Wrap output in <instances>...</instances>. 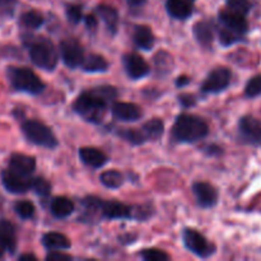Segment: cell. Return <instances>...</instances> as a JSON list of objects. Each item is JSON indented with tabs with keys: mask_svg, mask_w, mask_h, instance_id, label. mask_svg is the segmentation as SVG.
Listing matches in <instances>:
<instances>
[{
	"mask_svg": "<svg viewBox=\"0 0 261 261\" xmlns=\"http://www.w3.org/2000/svg\"><path fill=\"white\" fill-rule=\"evenodd\" d=\"M189 83H190V78H189V76H186V75L178 76L177 81H176V86L180 87V88H181V87L188 86Z\"/></svg>",
	"mask_w": 261,
	"mask_h": 261,
	"instance_id": "obj_39",
	"label": "cell"
},
{
	"mask_svg": "<svg viewBox=\"0 0 261 261\" xmlns=\"http://www.w3.org/2000/svg\"><path fill=\"white\" fill-rule=\"evenodd\" d=\"M97 12L107 24L109 30L114 33L116 32L117 25H119V13H117V10L115 8L109 7V5H99L97 8Z\"/></svg>",
	"mask_w": 261,
	"mask_h": 261,
	"instance_id": "obj_25",
	"label": "cell"
},
{
	"mask_svg": "<svg viewBox=\"0 0 261 261\" xmlns=\"http://www.w3.org/2000/svg\"><path fill=\"white\" fill-rule=\"evenodd\" d=\"M261 94V74L255 75L247 82L246 88H245V96L249 98H255V97Z\"/></svg>",
	"mask_w": 261,
	"mask_h": 261,
	"instance_id": "obj_30",
	"label": "cell"
},
{
	"mask_svg": "<svg viewBox=\"0 0 261 261\" xmlns=\"http://www.w3.org/2000/svg\"><path fill=\"white\" fill-rule=\"evenodd\" d=\"M142 257L145 261H167L170 259V256L165 251H161L158 249L143 250Z\"/></svg>",
	"mask_w": 261,
	"mask_h": 261,
	"instance_id": "obj_34",
	"label": "cell"
},
{
	"mask_svg": "<svg viewBox=\"0 0 261 261\" xmlns=\"http://www.w3.org/2000/svg\"><path fill=\"white\" fill-rule=\"evenodd\" d=\"M66 15L71 23H79L82 20V8L78 5H69L66 9Z\"/></svg>",
	"mask_w": 261,
	"mask_h": 261,
	"instance_id": "obj_36",
	"label": "cell"
},
{
	"mask_svg": "<svg viewBox=\"0 0 261 261\" xmlns=\"http://www.w3.org/2000/svg\"><path fill=\"white\" fill-rule=\"evenodd\" d=\"M232 74L227 68H217L209 73L204 83L201 84V91L204 93H219L224 91L231 83Z\"/></svg>",
	"mask_w": 261,
	"mask_h": 261,
	"instance_id": "obj_8",
	"label": "cell"
},
{
	"mask_svg": "<svg viewBox=\"0 0 261 261\" xmlns=\"http://www.w3.org/2000/svg\"><path fill=\"white\" fill-rule=\"evenodd\" d=\"M166 8H167L168 14L176 19H186L193 13L190 3L186 0H167Z\"/></svg>",
	"mask_w": 261,
	"mask_h": 261,
	"instance_id": "obj_19",
	"label": "cell"
},
{
	"mask_svg": "<svg viewBox=\"0 0 261 261\" xmlns=\"http://www.w3.org/2000/svg\"><path fill=\"white\" fill-rule=\"evenodd\" d=\"M2 181L4 188L13 194L27 193L32 188V180L28 176L20 175L10 168L2 173Z\"/></svg>",
	"mask_w": 261,
	"mask_h": 261,
	"instance_id": "obj_10",
	"label": "cell"
},
{
	"mask_svg": "<svg viewBox=\"0 0 261 261\" xmlns=\"http://www.w3.org/2000/svg\"><path fill=\"white\" fill-rule=\"evenodd\" d=\"M116 96L117 91L115 87H97L92 91L83 92L74 102V110L87 121L98 124L106 114L107 105L114 101Z\"/></svg>",
	"mask_w": 261,
	"mask_h": 261,
	"instance_id": "obj_1",
	"label": "cell"
},
{
	"mask_svg": "<svg viewBox=\"0 0 261 261\" xmlns=\"http://www.w3.org/2000/svg\"><path fill=\"white\" fill-rule=\"evenodd\" d=\"M9 168L15 171V172L20 173V175L30 176L32 175L33 171L36 168V161L33 157L30 155L20 154V153H15L10 157L9 160Z\"/></svg>",
	"mask_w": 261,
	"mask_h": 261,
	"instance_id": "obj_16",
	"label": "cell"
},
{
	"mask_svg": "<svg viewBox=\"0 0 261 261\" xmlns=\"http://www.w3.org/2000/svg\"><path fill=\"white\" fill-rule=\"evenodd\" d=\"M79 157H81L82 162L86 163L87 166L93 168H99L107 163V155L105 154L102 150L97 149V148H82L79 150Z\"/></svg>",
	"mask_w": 261,
	"mask_h": 261,
	"instance_id": "obj_18",
	"label": "cell"
},
{
	"mask_svg": "<svg viewBox=\"0 0 261 261\" xmlns=\"http://www.w3.org/2000/svg\"><path fill=\"white\" fill-rule=\"evenodd\" d=\"M226 3L228 9L237 13H241L244 15H246L251 10V3H250V0H226Z\"/></svg>",
	"mask_w": 261,
	"mask_h": 261,
	"instance_id": "obj_32",
	"label": "cell"
},
{
	"mask_svg": "<svg viewBox=\"0 0 261 261\" xmlns=\"http://www.w3.org/2000/svg\"><path fill=\"white\" fill-rule=\"evenodd\" d=\"M30 58L36 66L48 71L58 65V53L53 42L46 38L33 41L30 47Z\"/></svg>",
	"mask_w": 261,
	"mask_h": 261,
	"instance_id": "obj_4",
	"label": "cell"
},
{
	"mask_svg": "<svg viewBox=\"0 0 261 261\" xmlns=\"http://www.w3.org/2000/svg\"><path fill=\"white\" fill-rule=\"evenodd\" d=\"M219 20H221L224 28H227L229 31H233V32L239 33L241 36H244L247 32V30H249L246 15L233 12L231 9L221 10L219 12Z\"/></svg>",
	"mask_w": 261,
	"mask_h": 261,
	"instance_id": "obj_11",
	"label": "cell"
},
{
	"mask_svg": "<svg viewBox=\"0 0 261 261\" xmlns=\"http://www.w3.org/2000/svg\"><path fill=\"white\" fill-rule=\"evenodd\" d=\"M8 79L13 88L20 92H25V93L38 94L45 89V84L38 78L37 74H35L28 68L10 66L8 69Z\"/></svg>",
	"mask_w": 261,
	"mask_h": 261,
	"instance_id": "obj_3",
	"label": "cell"
},
{
	"mask_svg": "<svg viewBox=\"0 0 261 261\" xmlns=\"http://www.w3.org/2000/svg\"><path fill=\"white\" fill-rule=\"evenodd\" d=\"M20 22L27 28L37 30V28H40L43 24V17L41 13L36 12V10H30V12L23 13Z\"/></svg>",
	"mask_w": 261,
	"mask_h": 261,
	"instance_id": "obj_28",
	"label": "cell"
},
{
	"mask_svg": "<svg viewBox=\"0 0 261 261\" xmlns=\"http://www.w3.org/2000/svg\"><path fill=\"white\" fill-rule=\"evenodd\" d=\"M81 66L84 71H88V73H101V71L107 70L109 63L101 55H89L84 58Z\"/></svg>",
	"mask_w": 261,
	"mask_h": 261,
	"instance_id": "obj_24",
	"label": "cell"
},
{
	"mask_svg": "<svg viewBox=\"0 0 261 261\" xmlns=\"http://www.w3.org/2000/svg\"><path fill=\"white\" fill-rule=\"evenodd\" d=\"M20 261H36V256L35 255H31V254H24L22 256H19Z\"/></svg>",
	"mask_w": 261,
	"mask_h": 261,
	"instance_id": "obj_43",
	"label": "cell"
},
{
	"mask_svg": "<svg viewBox=\"0 0 261 261\" xmlns=\"http://www.w3.org/2000/svg\"><path fill=\"white\" fill-rule=\"evenodd\" d=\"M14 211L20 218L28 219L31 218V217H33V214H35V205H33L31 201L22 200V201H18V203L15 204Z\"/></svg>",
	"mask_w": 261,
	"mask_h": 261,
	"instance_id": "obj_31",
	"label": "cell"
},
{
	"mask_svg": "<svg viewBox=\"0 0 261 261\" xmlns=\"http://www.w3.org/2000/svg\"><path fill=\"white\" fill-rule=\"evenodd\" d=\"M163 129H165V125L160 119L149 120L142 126V130L144 132V135L148 140H155L162 137Z\"/></svg>",
	"mask_w": 261,
	"mask_h": 261,
	"instance_id": "obj_26",
	"label": "cell"
},
{
	"mask_svg": "<svg viewBox=\"0 0 261 261\" xmlns=\"http://www.w3.org/2000/svg\"><path fill=\"white\" fill-rule=\"evenodd\" d=\"M46 260L50 261H63V260H71V256L68 254H64V252L60 251H51L50 254L46 256Z\"/></svg>",
	"mask_w": 261,
	"mask_h": 261,
	"instance_id": "obj_37",
	"label": "cell"
},
{
	"mask_svg": "<svg viewBox=\"0 0 261 261\" xmlns=\"http://www.w3.org/2000/svg\"><path fill=\"white\" fill-rule=\"evenodd\" d=\"M124 66L127 75L132 79H140L148 75L150 71L149 65L147 61L138 54H126L124 56Z\"/></svg>",
	"mask_w": 261,
	"mask_h": 261,
	"instance_id": "obj_12",
	"label": "cell"
},
{
	"mask_svg": "<svg viewBox=\"0 0 261 261\" xmlns=\"http://www.w3.org/2000/svg\"><path fill=\"white\" fill-rule=\"evenodd\" d=\"M32 189L42 198H47L51 193V185L42 177H37L32 181Z\"/></svg>",
	"mask_w": 261,
	"mask_h": 261,
	"instance_id": "obj_33",
	"label": "cell"
},
{
	"mask_svg": "<svg viewBox=\"0 0 261 261\" xmlns=\"http://www.w3.org/2000/svg\"><path fill=\"white\" fill-rule=\"evenodd\" d=\"M50 211L56 218H66L74 212V204L65 196H56L51 201Z\"/></svg>",
	"mask_w": 261,
	"mask_h": 261,
	"instance_id": "obj_20",
	"label": "cell"
},
{
	"mask_svg": "<svg viewBox=\"0 0 261 261\" xmlns=\"http://www.w3.org/2000/svg\"><path fill=\"white\" fill-rule=\"evenodd\" d=\"M14 2L15 0H0V8H4V9H12Z\"/></svg>",
	"mask_w": 261,
	"mask_h": 261,
	"instance_id": "obj_41",
	"label": "cell"
},
{
	"mask_svg": "<svg viewBox=\"0 0 261 261\" xmlns=\"http://www.w3.org/2000/svg\"><path fill=\"white\" fill-rule=\"evenodd\" d=\"M0 244L10 254L15 252V250H17V233H15V227L9 221H7V219H2L0 221Z\"/></svg>",
	"mask_w": 261,
	"mask_h": 261,
	"instance_id": "obj_17",
	"label": "cell"
},
{
	"mask_svg": "<svg viewBox=\"0 0 261 261\" xmlns=\"http://www.w3.org/2000/svg\"><path fill=\"white\" fill-rule=\"evenodd\" d=\"M115 119L121 121H137L142 116V110L138 105L130 102H115L111 107Z\"/></svg>",
	"mask_w": 261,
	"mask_h": 261,
	"instance_id": "obj_14",
	"label": "cell"
},
{
	"mask_svg": "<svg viewBox=\"0 0 261 261\" xmlns=\"http://www.w3.org/2000/svg\"><path fill=\"white\" fill-rule=\"evenodd\" d=\"M240 135L245 143L261 145V121L252 116H244L240 120Z\"/></svg>",
	"mask_w": 261,
	"mask_h": 261,
	"instance_id": "obj_9",
	"label": "cell"
},
{
	"mask_svg": "<svg viewBox=\"0 0 261 261\" xmlns=\"http://www.w3.org/2000/svg\"><path fill=\"white\" fill-rule=\"evenodd\" d=\"M120 137H122L125 140H127V142L132 143V144L134 145L143 144V143L148 140L147 137L144 135V132L142 130V127H140V129L124 130V132L120 133Z\"/></svg>",
	"mask_w": 261,
	"mask_h": 261,
	"instance_id": "obj_29",
	"label": "cell"
},
{
	"mask_svg": "<svg viewBox=\"0 0 261 261\" xmlns=\"http://www.w3.org/2000/svg\"><path fill=\"white\" fill-rule=\"evenodd\" d=\"M42 244L48 250H68L71 246L68 237L61 233H58V232H48V233H46L42 237Z\"/></svg>",
	"mask_w": 261,
	"mask_h": 261,
	"instance_id": "obj_23",
	"label": "cell"
},
{
	"mask_svg": "<svg viewBox=\"0 0 261 261\" xmlns=\"http://www.w3.org/2000/svg\"><path fill=\"white\" fill-rule=\"evenodd\" d=\"M219 36H221V43L224 46L233 45V43L239 42V41L242 40L241 35L233 32V31L227 30V28H224V27H223V30L221 31V33H219Z\"/></svg>",
	"mask_w": 261,
	"mask_h": 261,
	"instance_id": "obj_35",
	"label": "cell"
},
{
	"mask_svg": "<svg viewBox=\"0 0 261 261\" xmlns=\"http://www.w3.org/2000/svg\"><path fill=\"white\" fill-rule=\"evenodd\" d=\"M86 24L88 28H96L97 19L94 15H87L86 17Z\"/></svg>",
	"mask_w": 261,
	"mask_h": 261,
	"instance_id": "obj_40",
	"label": "cell"
},
{
	"mask_svg": "<svg viewBox=\"0 0 261 261\" xmlns=\"http://www.w3.org/2000/svg\"><path fill=\"white\" fill-rule=\"evenodd\" d=\"M99 180H101V182L109 189H117L124 184V177H122L121 172H119V171L116 170L105 171V172L101 173V176H99Z\"/></svg>",
	"mask_w": 261,
	"mask_h": 261,
	"instance_id": "obj_27",
	"label": "cell"
},
{
	"mask_svg": "<svg viewBox=\"0 0 261 261\" xmlns=\"http://www.w3.org/2000/svg\"><path fill=\"white\" fill-rule=\"evenodd\" d=\"M184 244L186 249L190 250L199 257H209L212 254H214V246L209 244L208 240L199 233L196 229L188 228L184 231Z\"/></svg>",
	"mask_w": 261,
	"mask_h": 261,
	"instance_id": "obj_6",
	"label": "cell"
},
{
	"mask_svg": "<svg viewBox=\"0 0 261 261\" xmlns=\"http://www.w3.org/2000/svg\"><path fill=\"white\" fill-rule=\"evenodd\" d=\"M208 152L209 154H216V152L222 153V149L219 147H216V145H211V147L208 148Z\"/></svg>",
	"mask_w": 261,
	"mask_h": 261,
	"instance_id": "obj_44",
	"label": "cell"
},
{
	"mask_svg": "<svg viewBox=\"0 0 261 261\" xmlns=\"http://www.w3.org/2000/svg\"><path fill=\"white\" fill-rule=\"evenodd\" d=\"M126 2L129 3L130 7L137 8V7H142V5H144L147 0H126Z\"/></svg>",
	"mask_w": 261,
	"mask_h": 261,
	"instance_id": "obj_42",
	"label": "cell"
},
{
	"mask_svg": "<svg viewBox=\"0 0 261 261\" xmlns=\"http://www.w3.org/2000/svg\"><path fill=\"white\" fill-rule=\"evenodd\" d=\"M193 193L195 194L199 205L203 208H212L217 204L218 193L216 189L206 182H196L193 185Z\"/></svg>",
	"mask_w": 261,
	"mask_h": 261,
	"instance_id": "obj_13",
	"label": "cell"
},
{
	"mask_svg": "<svg viewBox=\"0 0 261 261\" xmlns=\"http://www.w3.org/2000/svg\"><path fill=\"white\" fill-rule=\"evenodd\" d=\"M134 43L143 50H150L154 45V36L147 25H137L134 30Z\"/></svg>",
	"mask_w": 261,
	"mask_h": 261,
	"instance_id": "obj_22",
	"label": "cell"
},
{
	"mask_svg": "<svg viewBox=\"0 0 261 261\" xmlns=\"http://www.w3.org/2000/svg\"><path fill=\"white\" fill-rule=\"evenodd\" d=\"M4 247H3V245L2 244H0V259H2V257H3V254H4Z\"/></svg>",
	"mask_w": 261,
	"mask_h": 261,
	"instance_id": "obj_45",
	"label": "cell"
},
{
	"mask_svg": "<svg viewBox=\"0 0 261 261\" xmlns=\"http://www.w3.org/2000/svg\"><path fill=\"white\" fill-rule=\"evenodd\" d=\"M208 133V124L201 117L191 114H181L172 129L173 138L181 143H196L204 139Z\"/></svg>",
	"mask_w": 261,
	"mask_h": 261,
	"instance_id": "obj_2",
	"label": "cell"
},
{
	"mask_svg": "<svg viewBox=\"0 0 261 261\" xmlns=\"http://www.w3.org/2000/svg\"><path fill=\"white\" fill-rule=\"evenodd\" d=\"M61 59L68 68L75 69L82 65L84 60V51L81 43L74 38H65L59 46Z\"/></svg>",
	"mask_w": 261,
	"mask_h": 261,
	"instance_id": "obj_7",
	"label": "cell"
},
{
	"mask_svg": "<svg viewBox=\"0 0 261 261\" xmlns=\"http://www.w3.org/2000/svg\"><path fill=\"white\" fill-rule=\"evenodd\" d=\"M22 132L31 143L40 145V147L54 149L59 144L58 139L51 132L50 127L46 126L42 122L37 121V120H27V121L23 122Z\"/></svg>",
	"mask_w": 261,
	"mask_h": 261,
	"instance_id": "obj_5",
	"label": "cell"
},
{
	"mask_svg": "<svg viewBox=\"0 0 261 261\" xmlns=\"http://www.w3.org/2000/svg\"><path fill=\"white\" fill-rule=\"evenodd\" d=\"M178 99L184 107H190L195 105V97L191 96V94H182V96L178 97Z\"/></svg>",
	"mask_w": 261,
	"mask_h": 261,
	"instance_id": "obj_38",
	"label": "cell"
},
{
	"mask_svg": "<svg viewBox=\"0 0 261 261\" xmlns=\"http://www.w3.org/2000/svg\"><path fill=\"white\" fill-rule=\"evenodd\" d=\"M194 35H195L196 40L201 46L209 47L214 40L213 24L211 22H205V20L198 22L194 27Z\"/></svg>",
	"mask_w": 261,
	"mask_h": 261,
	"instance_id": "obj_21",
	"label": "cell"
},
{
	"mask_svg": "<svg viewBox=\"0 0 261 261\" xmlns=\"http://www.w3.org/2000/svg\"><path fill=\"white\" fill-rule=\"evenodd\" d=\"M101 214L109 219H125L132 217V208L119 201H101Z\"/></svg>",
	"mask_w": 261,
	"mask_h": 261,
	"instance_id": "obj_15",
	"label": "cell"
}]
</instances>
